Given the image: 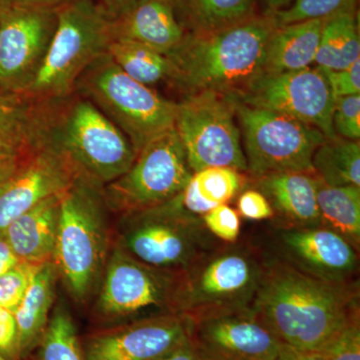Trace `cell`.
<instances>
[{"label":"cell","mask_w":360,"mask_h":360,"mask_svg":"<svg viewBox=\"0 0 360 360\" xmlns=\"http://www.w3.org/2000/svg\"><path fill=\"white\" fill-rule=\"evenodd\" d=\"M264 255V274L251 309L281 342L317 352L360 317L359 281L328 283Z\"/></svg>","instance_id":"6da1fadb"},{"label":"cell","mask_w":360,"mask_h":360,"mask_svg":"<svg viewBox=\"0 0 360 360\" xmlns=\"http://www.w3.org/2000/svg\"><path fill=\"white\" fill-rule=\"evenodd\" d=\"M276 27L271 15L255 18L208 34H187L167 56L172 84L186 94L203 90L238 94L262 72L265 47Z\"/></svg>","instance_id":"7a4b0ae2"},{"label":"cell","mask_w":360,"mask_h":360,"mask_svg":"<svg viewBox=\"0 0 360 360\" xmlns=\"http://www.w3.org/2000/svg\"><path fill=\"white\" fill-rule=\"evenodd\" d=\"M41 130L80 176L101 187L124 174L136 158L122 130L75 92L65 98L44 101Z\"/></svg>","instance_id":"3957f363"},{"label":"cell","mask_w":360,"mask_h":360,"mask_svg":"<svg viewBox=\"0 0 360 360\" xmlns=\"http://www.w3.org/2000/svg\"><path fill=\"white\" fill-rule=\"evenodd\" d=\"M264 262L250 241L221 243L177 276V314L198 321L252 309Z\"/></svg>","instance_id":"277c9868"},{"label":"cell","mask_w":360,"mask_h":360,"mask_svg":"<svg viewBox=\"0 0 360 360\" xmlns=\"http://www.w3.org/2000/svg\"><path fill=\"white\" fill-rule=\"evenodd\" d=\"M103 187L79 176L60 194L53 264L73 300L84 303L101 281L111 248Z\"/></svg>","instance_id":"5b68a950"},{"label":"cell","mask_w":360,"mask_h":360,"mask_svg":"<svg viewBox=\"0 0 360 360\" xmlns=\"http://www.w3.org/2000/svg\"><path fill=\"white\" fill-rule=\"evenodd\" d=\"M116 243L139 262L172 274L189 269L222 241L177 195L155 207L120 217Z\"/></svg>","instance_id":"8992f818"},{"label":"cell","mask_w":360,"mask_h":360,"mask_svg":"<svg viewBox=\"0 0 360 360\" xmlns=\"http://www.w3.org/2000/svg\"><path fill=\"white\" fill-rule=\"evenodd\" d=\"M112 21L97 0H70L59 7L46 58L25 96L49 101L75 94L82 72L115 41Z\"/></svg>","instance_id":"52a82bcc"},{"label":"cell","mask_w":360,"mask_h":360,"mask_svg":"<svg viewBox=\"0 0 360 360\" xmlns=\"http://www.w3.org/2000/svg\"><path fill=\"white\" fill-rule=\"evenodd\" d=\"M75 92L91 101L122 130L136 155L156 136L174 127L177 103L125 75L108 52L82 72Z\"/></svg>","instance_id":"ba28073f"},{"label":"cell","mask_w":360,"mask_h":360,"mask_svg":"<svg viewBox=\"0 0 360 360\" xmlns=\"http://www.w3.org/2000/svg\"><path fill=\"white\" fill-rule=\"evenodd\" d=\"M232 96L246 172L252 179L283 172L314 174L312 155L326 139L321 130L283 113L248 105Z\"/></svg>","instance_id":"9c48e42d"},{"label":"cell","mask_w":360,"mask_h":360,"mask_svg":"<svg viewBox=\"0 0 360 360\" xmlns=\"http://www.w3.org/2000/svg\"><path fill=\"white\" fill-rule=\"evenodd\" d=\"M174 129L193 172L210 167L248 172L231 94L203 90L177 103Z\"/></svg>","instance_id":"30bf717a"},{"label":"cell","mask_w":360,"mask_h":360,"mask_svg":"<svg viewBox=\"0 0 360 360\" xmlns=\"http://www.w3.org/2000/svg\"><path fill=\"white\" fill-rule=\"evenodd\" d=\"M193 175L174 127L148 142L129 169L103 187L104 201L120 217L148 210L179 195Z\"/></svg>","instance_id":"8fae6325"},{"label":"cell","mask_w":360,"mask_h":360,"mask_svg":"<svg viewBox=\"0 0 360 360\" xmlns=\"http://www.w3.org/2000/svg\"><path fill=\"white\" fill-rule=\"evenodd\" d=\"M177 276L144 264L113 243L101 278L96 312L104 319L131 321L177 314Z\"/></svg>","instance_id":"7c38bea8"},{"label":"cell","mask_w":360,"mask_h":360,"mask_svg":"<svg viewBox=\"0 0 360 360\" xmlns=\"http://www.w3.org/2000/svg\"><path fill=\"white\" fill-rule=\"evenodd\" d=\"M248 105L283 113L321 130L326 139L336 136L333 125L335 98L319 68L277 73H258L238 94Z\"/></svg>","instance_id":"4fadbf2b"},{"label":"cell","mask_w":360,"mask_h":360,"mask_svg":"<svg viewBox=\"0 0 360 360\" xmlns=\"http://www.w3.org/2000/svg\"><path fill=\"white\" fill-rule=\"evenodd\" d=\"M270 257L321 281L333 283L359 281V252L323 226L291 227L270 224Z\"/></svg>","instance_id":"5bb4252c"},{"label":"cell","mask_w":360,"mask_h":360,"mask_svg":"<svg viewBox=\"0 0 360 360\" xmlns=\"http://www.w3.org/2000/svg\"><path fill=\"white\" fill-rule=\"evenodd\" d=\"M56 26L58 8L0 11V91H27L44 65Z\"/></svg>","instance_id":"9a60e30c"},{"label":"cell","mask_w":360,"mask_h":360,"mask_svg":"<svg viewBox=\"0 0 360 360\" xmlns=\"http://www.w3.org/2000/svg\"><path fill=\"white\" fill-rule=\"evenodd\" d=\"M79 176L68 158L45 139L40 117L34 146L16 172L0 186V233L41 201L65 193Z\"/></svg>","instance_id":"2e32d148"},{"label":"cell","mask_w":360,"mask_h":360,"mask_svg":"<svg viewBox=\"0 0 360 360\" xmlns=\"http://www.w3.org/2000/svg\"><path fill=\"white\" fill-rule=\"evenodd\" d=\"M189 321L200 360H276L283 343L252 309Z\"/></svg>","instance_id":"e0dca14e"},{"label":"cell","mask_w":360,"mask_h":360,"mask_svg":"<svg viewBox=\"0 0 360 360\" xmlns=\"http://www.w3.org/2000/svg\"><path fill=\"white\" fill-rule=\"evenodd\" d=\"M191 321L184 315H158L127 322L92 335L85 360H155L189 341Z\"/></svg>","instance_id":"ac0fdd59"},{"label":"cell","mask_w":360,"mask_h":360,"mask_svg":"<svg viewBox=\"0 0 360 360\" xmlns=\"http://www.w3.org/2000/svg\"><path fill=\"white\" fill-rule=\"evenodd\" d=\"M255 188L269 201L281 226H321L317 205V176L307 172H283L252 179Z\"/></svg>","instance_id":"d6986e66"},{"label":"cell","mask_w":360,"mask_h":360,"mask_svg":"<svg viewBox=\"0 0 360 360\" xmlns=\"http://www.w3.org/2000/svg\"><path fill=\"white\" fill-rule=\"evenodd\" d=\"M113 39L136 42L169 56L186 33L175 16L172 0H136L112 21Z\"/></svg>","instance_id":"ffe728a7"},{"label":"cell","mask_w":360,"mask_h":360,"mask_svg":"<svg viewBox=\"0 0 360 360\" xmlns=\"http://www.w3.org/2000/svg\"><path fill=\"white\" fill-rule=\"evenodd\" d=\"M59 207L60 194L41 201L2 232L20 262L35 265L53 262Z\"/></svg>","instance_id":"44dd1931"},{"label":"cell","mask_w":360,"mask_h":360,"mask_svg":"<svg viewBox=\"0 0 360 360\" xmlns=\"http://www.w3.org/2000/svg\"><path fill=\"white\" fill-rule=\"evenodd\" d=\"M323 20L276 26L265 47L262 72H285L309 68L319 49Z\"/></svg>","instance_id":"7402d4cb"},{"label":"cell","mask_w":360,"mask_h":360,"mask_svg":"<svg viewBox=\"0 0 360 360\" xmlns=\"http://www.w3.org/2000/svg\"><path fill=\"white\" fill-rule=\"evenodd\" d=\"M58 278V269L53 262L40 265L20 307L14 312L18 326V357L25 356L41 341L56 298Z\"/></svg>","instance_id":"603a6c76"},{"label":"cell","mask_w":360,"mask_h":360,"mask_svg":"<svg viewBox=\"0 0 360 360\" xmlns=\"http://www.w3.org/2000/svg\"><path fill=\"white\" fill-rule=\"evenodd\" d=\"M187 34L200 35L240 25L258 14V0H172Z\"/></svg>","instance_id":"cb8c5ba5"},{"label":"cell","mask_w":360,"mask_h":360,"mask_svg":"<svg viewBox=\"0 0 360 360\" xmlns=\"http://www.w3.org/2000/svg\"><path fill=\"white\" fill-rule=\"evenodd\" d=\"M360 59L357 6L324 18L315 56L317 68L345 70Z\"/></svg>","instance_id":"d4e9b609"},{"label":"cell","mask_w":360,"mask_h":360,"mask_svg":"<svg viewBox=\"0 0 360 360\" xmlns=\"http://www.w3.org/2000/svg\"><path fill=\"white\" fill-rule=\"evenodd\" d=\"M321 226L360 250V186H330L317 177Z\"/></svg>","instance_id":"484cf974"},{"label":"cell","mask_w":360,"mask_h":360,"mask_svg":"<svg viewBox=\"0 0 360 360\" xmlns=\"http://www.w3.org/2000/svg\"><path fill=\"white\" fill-rule=\"evenodd\" d=\"M243 184V174L231 168H205L193 172L177 198L184 210L202 217L212 208L231 200Z\"/></svg>","instance_id":"4316f807"},{"label":"cell","mask_w":360,"mask_h":360,"mask_svg":"<svg viewBox=\"0 0 360 360\" xmlns=\"http://www.w3.org/2000/svg\"><path fill=\"white\" fill-rule=\"evenodd\" d=\"M314 174L330 186H360V143L335 136L324 139L311 158Z\"/></svg>","instance_id":"83f0119b"},{"label":"cell","mask_w":360,"mask_h":360,"mask_svg":"<svg viewBox=\"0 0 360 360\" xmlns=\"http://www.w3.org/2000/svg\"><path fill=\"white\" fill-rule=\"evenodd\" d=\"M113 61L132 79L153 86L160 82L172 84L174 66L165 54L131 41L115 40L108 49Z\"/></svg>","instance_id":"f1b7e54d"},{"label":"cell","mask_w":360,"mask_h":360,"mask_svg":"<svg viewBox=\"0 0 360 360\" xmlns=\"http://www.w3.org/2000/svg\"><path fill=\"white\" fill-rule=\"evenodd\" d=\"M40 101L0 91V146L27 134L37 123Z\"/></svg>","instance_id":"f546056e"},{"label":"cell","mask_w":360,"mask_h":360,"mask_svg":"<svg viewBox=\"0 0 360 360\" xmlns=\"http://www.w3.org/2000/svg\"><path fill=\"white\" fill-rule=\"evenodd\" d=\"M41 342L42 360H85L72 319L61 307L49 319Z\"/></svg>","instance_id":"4dcf8cb0"},{"label":"cell","mask_w":360,"mask_h":360,"mask_svg":"<svg viewBox=\"0 0 360 360\" xmlns=\"http://www.w3.org/2000/svg\"><path fill=\"white\" fill-rule=\"evenodd\" d=\"M357 1L359 0H295L288 8L271 16L276 26L323 20L340 11L357 6Z\"/></svg>","instance_id":"1f68e13d"},{"label":"cell","mask_w":360,"mask_h":360,"mask_svg":"<svg viewBox=\"0 0 360 360\" xmlns=\"http://www.w3.org/2000/svg\"><path fill=\"white\" fill-rule=\"evenodd\" d=\"M40 265L20 262L0 276V307L15 312Z\"/></svg>","instance_id":"d6a6232c"},{"label":"cell","mask_w":360,"mask_h":360,"mask_svg":"<svg viewBox=\"0 0 360 360\" xmlns=\"http://www.w3.org/2000/svg\"><path fill=\"white\" fill-rule=\"evenodd\" d=\"M317 352L326 360H360V317L347 324Z\"/></svg>","instance_id":"836d02e7"},{"label":"cell","mask_w":360,"mask_h":360,"mask_svg":"<svg viewBox=\"0 0 360 360\" xmlns=\"http://www.w3.org/2000/svg\"><path fill=\"white\" fill-rule=\"evenodd\" d=\"M333 125L336 136L348 141H359L360 94L335 99Z\"/></svg>","instance_id":"e575fe53"},{"label":"cell","mask_w":360,"mask_h":360,"mask_svg":"<svg viewBox=\"0 0 360 360\" xmlns=\"http://www.w3.org/2000/svg\"><path fill=\"white\" fill-rule=\"evenodd\" d=\"M206 229L222 243H234L240 236V217L238 212L227 205H220L201 217Z\"/></svg>","instance_id":"d590c367"},{"label":"cell","mask_w":360,"mask_h":360,"mask_svg":"<svg viewBox=\"0 0 360 360\" xmlns=\"http://www.w3.org/2000/svg\"><path fill=\"white\" fill-rule=\"evenodd\" d=\"M39 115L33 129L25 136L0 146V186L16 172L34 146L39 135Z\"/></svg>","instance_id":"8d00e7d4"},{"label":"cell","mask_w":360,"mask_h":360,"mask_svg":"<svg viewBox=\"0 0 360 360\" xmlns=\"http://www.w3.org/2000/svg\"><path fill=\"white\" fill-rule=\"evenodd\" d=\"M319 68L326 77L335 101L340 97L360 94V59L345 70Z\"/></svg>","instance_id":"74e56055"},{"label":"cell","mask_w":360,"mask_h":360,"mask_svg":"<svg viewBox=\"0 0 360 360\" xmlns=\"http://www.w3.org/2000/svg\"><path fill=\"white\" fill-rule=\"evenodd\" d=\"M238 214L246 219L262 221L274 219V210L266 198L257 191L248 189L241 194L238 201Z\"/></svg>","instance_id":"f35d334b"},{"label":"cell","mask_w":360,"mask_h":360,"mask_svg":"<svg viewBox=\"0 0 360 360\" xmlns=\"http://www.w3.org/2000/svg\"><path fill=\"white\" fill-rule=\"evenodd\" d=\"M18 333L13 312L0 307V354L6 359H18Z\"/></svg>","instance_id":"ab89813d"},{"label":"cell","mask_w":360,"mask_h":360,"mask_svg":"<svg viewBox=\"0 0 360 360\" xmlns=\"http://www.w3.org/2000/svg\"><path fill=\"white\" fill-rule=\"evenodd\" d=\"M70 0H0V11L6 9L59 8Z\"/></svg>","instance_id":"60d3db41"},{"label":"cell","mask_w":360,"mask_h":360,"mask_svg":"<svg viewBox=\"0 0 360 360\" xmlns=\"http://www.w3.org/2000/svg\"><path fill=\"white\" fill-rule=\"evenodd\" d=\"M276 360H326V359L319 352H303L283 342Z\"/></svg>","instance_id":"b9f144b4"},{"label":"cell","mask_w":360,"mask_h":360,"mask_svg":"<svg viewBox=\"0 0 360 360\" xmlns=\"http://www.w3.org/2000/svg\"><path fill=\"white\" fill-rule=\"evenodd\" d=\"M20 260L14 255L4 234L0 233V276L11 269Z\"/></svg>","instance_id":"7bdbcfd3"},{"label":"cell","mask_w":360,"mask_h":360,"mask_svg":"<svg viewBox=\"0 0 360 360\" xmlns=\"http://www.w3.org/2000/svg\"><path fill=\"white\" fill-rule=\"evenodd\" d=\"M135 1L136 0H97L112 18L122 15Z\"/></svg>","instance_id":"ee69618b"},{"label":"cell","mask_w":360,"mask_h":360,"mask_svg":"<svg viewBox=\"0 0 360 360\" xmlns=\"http://www.w3.org/2000/svg\"><path fill=\"white\" fill-rule=\"evenodd\" d=\"M155 360H200V357L198 356L196 352H194L193 347L191 343H186V345H182L174 352H170L165 356H161L160 359Z\"/></svg>","instance_id":"f6af8a7d"},{"label":"cell","mask_w":360,"mask_h":360,"mask_svg":"<svg viewBox=\"0 0 360 360\" xmlns=\"http://www.w3.org/2000/svg\"><path fill=\"white\" fill-rule=\"evenodd\" d=\"M262 6H264V13L265 15H272V14L278 13L288 8L295 0H260Z\"/></svg>","instance_id":"bcb514c9"},{"label":"cell","mask_w":360,"mask_h":360,"mask_svg":"<svg viewBox=\"0 0 360 360\" xmlns=\"http://www.w3.org/2000/svg\"><path fill=\"white\" fill-rule=\"evenodd\" d=\"M0 360H11L4 357V355L0 354Z\"/></svg>","instance_id":"7dc6e473"}]
</instances>
